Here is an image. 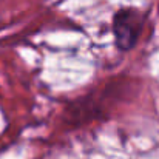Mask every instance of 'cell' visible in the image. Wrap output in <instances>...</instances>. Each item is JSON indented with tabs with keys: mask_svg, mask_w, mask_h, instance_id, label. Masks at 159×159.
<instances>
[{
	"mask_svg": "<svg viewBox=\"0 0 159 159\" xmlns=\"http://www.w3.org/2000/svg\"><path fill=\"white\" fill-rule=\"evenodd\" d=\"M142 30V17L136 9H120L113 20L114 40L119 50H131Z\"/></svg>",
	"mask_w": 159,
	"mask_h": 159,
	"instance_id": "1",
	"label": "cell"
}]
</instances>
